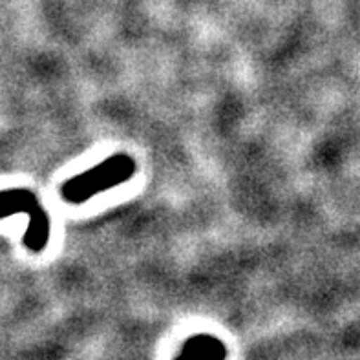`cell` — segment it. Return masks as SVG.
I'll list each match as a JSON object with an SVG mask.
<instances>
[{
    "label": "cell",
    "instance_id": "cell-1",
    "mask_svg": "<svg viewBox=\"0 0 360 360\" xmlns=\"http://www.w3.org/2000/svg\"><path fill=\"white\" fill-rule=\"evenodd\" d=\"M137 172V163L130 154H114L101 161L99 165L86 169L64 181L59 188V194L66 203L79 205L101 192L123 185L132 179Z\"/></svg>",
    "mask_w": 360,
    "mask_h": 360
},
{
    "label": "cell",
    "instance_id": "cell-2",
    "mask_svg": "<svg viewBox=\"0 0 360 360\" xmlns=\"http://www.w3.org/2000/svg\"><path fill=\"white\" fill-rule=\"evenodd\" d=\"M13 214L27 216V229L24 233V245L30 252H42L50 243L51 221L48 210L41 205L39 198L26 188L0 191V218Z\"/></svg>",
    "mask_w": 360,
    "mask_h": 360
},
{
    "label": "cell",
    "instance_id": "cell-3",
    "mask_svg": "<svg viewBox=\"0 0 360 360\" xmlns=\"http://www.w3.org/2000/svg\"><path fill=\"white\" fill-rule=\"evenodd\" d=\"M227 347L212 335H196L183 344L181 353L174 360H225Z\"/></svg>",
    "mask_w": 360,
    "mask_h": 360
}]
</instances>
